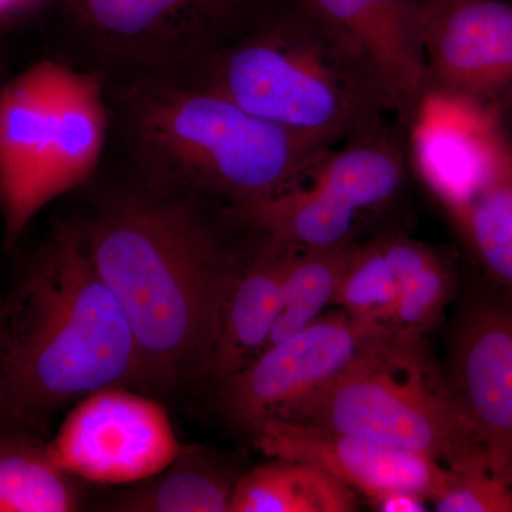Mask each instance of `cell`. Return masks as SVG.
Returning <instances> with one entry per match:
<instances>
[{
  "label": "cell",
  "mask_w": 512,
  "mask_h": 512,
  "mask_svg": "<svg viewBox=\"0 0 512 512\" xmlns=\"http://www.w3.org/2000/svg\"><path fill=\"white\" fill-rule=\"evenodd\" d=\"M94 265L140 349L147 384L208 372L235 249L204 204L137 185L83 222Z\"/></svg>",
  "instance_id": "obj_1"
},
{
  "label": "cell",
  "mask_w": 512,
  "mask_h": 512,
  "mask_svg": "<svg viewBox=\"0 0 512 512\" xmlns=\"http://www.w3.org/2000/svg\"><path fill=\"white\" fill-rule=\"evenodd\" d=\"M141 383L140 349L83 222H59L0 302V421L37 429L89 394Z\"/></svg>",
  "instance_id": "obj_2"
},
{
  "label": "cell",
  "mask_w": 512,
  "mask_h": 512,
  "mask_svg": "<svg viewBox=\"0 0 512 512\" xmlns=\"http://www.w3.org/2000/svg\"><path fill=\"white\" fill-rule=\"evenodd\" d=\"M106 86L138 185L160 194L244 207L301 184L332 150L181 77Z\"/></svg>",
  "instance_id": "obj_3"
},
{
  "label": "cell",
  "mask_w": 512,
  "mask_h": 512,
  "mask_svg": "<svg viewBox=\"0 0 512 512\" xmlns=\"http://www.w3.org/2000/svg\"><path fill=\"white\" fill-rule=\"evenodd\" d=\"M174 76L330 148L397 113L365 53L299 0H274L217 52Z\"/></svg>",
  "instance_id": "obj_4"
},
{
  "label": "cell",
  "mask_w": 512,
  "mask_h": 512,
  "mask_svg": "<svg viewBox=\"0 0 512 512\" xmlns=\"http://www.w3.org/2000/svg\"><path fill=\"white\" fill-rule=\"evenodd\" d=\"M279 420L424 454L444 466L485 448L450 386L421 356L419 340L396 333Z\"/></svg>",
  "instance_id": "obj_5"
},
{
  "label": "cell",
  "mask_w": 512,
  "mask_h": 512,
  "mask_svg": "<svg viewBox=\"0 0 512 512\" xmlns=\"http://www.w3.org/2000/svg\"><path fill=\"white\" fill-rule=\"evenodd\" d=\"M409 165L402 141L383 121L332 148L291 190L225 214L292 247H348L363 215L386 207L402 191Z\"/></svg>",
  "instance_id": "obj_6"
},
{
  "label": "cell",
  "mask_w": 512,
  "mask_h": 512,
  "mask_svg": "<svg viewBox=\"0 0 512 512\" xmlns=\"http://www.w3.org/2000/svg\"><path fill=\"white\" fill-rule=\"evenodd\" d=\"M274 0H66L80 42L119 76L187 72Z\"/></svg>",
  "instance_id": "obj_7"
},
{
  "label": "cell",
  "mask_w": 512,
  "mask_h": 512,
  "mask_svg": "<svg viewBox=\"0 0 512 512\" xmlns=\"http://www.w3.org/2000/svg\"><path fill=\"white\" fill-rule=\"evenodd\" d=\"M393 335L384 323L357 319L345 311L319 316L224 380L222 409L249 431L262 421L285 419Z\"/></svg>",
  "instance_id": "obj_8"
},
{
  "label": "cell",
  "mask_w": 512,
  "mask_h": 512,
  "mask_svg": "<svg viewBox=\"0 0 512 512\" xmlns=\"http://www.w3.org/2000/svg\"><path fill=\"white\" fill-rule=\"evenodd\" d=\"M47 450L69 476L103 485L143 483L184 451L164 407L126 387L79 400Z\"/></svg>",
  "instance_id": "obj_9"
},
{
  "label": "cell",
  "mask_w": 512,
  "mask_h": 512,
  "mask_svg": "<svg viewBox=\"0 0 512 512\" xmlns=\"http://www.w3.org/2000/svg\"><path fill=\"white\" fill-rule=\"evenodd\" d=\"M501 111L461 94L427 87L409 124L407 156L450 217L500 170L512 146Z\"/></svg>",
  "instance_id": "obj_10"
},
{
  "label": "cell",
  "mask_w": 512,
  "mask_h": 512,
  "mask_svg": "<svg viewBox=\"0 0 512 512\" xmlns=\"http://www.w3.org/2000/svg\"><path fill=\"white\" fill-rule=\"evenodd\" d=\"M427 87L500 110L512 100V0H426Z\"/></svg>",
  "instance_id": "obj_11"
},
{
  "label": "cell",
  "mask_w": 512,
  "mask_h": 512,
  "mask_svg": "<svg viewBox=\"0 0 512 512\" xmlns=\"http://www.w3.org/2000/svg\"><path fill=\"white\" fill-rule=\"evenodd\" d=\"M251 433L266 457L318 467L372 503L392 491L436 501L447 487V467L424 454L291 420H265Z\"/></svg>",
  "instance_id": "obj_12"
},
{
  "label": "cell",
  "mask_w": 512,
  "mask_h": 512,
  "mask_svg": "<svg viewBox=\"0 0 512 512\" xmlns=\"http://www.w3.org/2000/svg\"><path fill=\"white\" fill-rule=\"evenodd\" d=\"M62 63L42 60L6 80L0 90V218L13 249L42 211L39 184L53 137Z\"/></svg>",
  "instance_id": "obj_13"
},
{
  "label": "cell",
  "mask_w": 512,
  "mask_h": 512,
  "mask_svg": "<svg viewBox=\"0 0 512 512\" xmlns=\"http://www.w3.org/2000/svg\"><path fill=\"white\" fill-rule=\"evenodd\" d=\"M450 390L495 463L512 466V312L481 308L461 326Z\"/></svg>",
  "instance_id": "obj_14"
},
{
  "label": "cell",
  "mask_w": 512,
  "mask_h": 512,
  "mask_svg": "<svg viewBox=\"0 0 512 512\" xmlns=\"http://www.w3.org/2000/svg\"><path fill=\"white\" fill-rule=\"evenodd\" d=\"M335 26L373 63L409 121L426 92L423 46L426 0H299Z\"/></svg>",
  "instance_id": "obj_15"
},
{
  "label": "cell",
  "mask_w": 512,
  "mask_h": 512,
  "mask_svg": "<svg viewBox=\"0 0 512 512\" xmlns=\"http://www.w3.org/2000/svg\"><path fill=\"white\" fill-rule=\"evenodd\" d=\"M249 231L255 237L252 247L235 249L234 269L208 370L220 383L244 369L265 349L296 251L292 245Z\"/></svg>",
  "instance_id": "obj_16"
},
{
  "label": "cell",
  "mask_w": 512,
  "mask_h": 512,
  "mask_svg": "<svg viewBox=\"0 0 512 512\" xmlns=\"http://www.w3.org/2000/svg\"><path fill=\"white\" fill-rule=\"evenodd\" d=\"M110 117L104 73L62 63L53 137L39 184L42 210L90 180L103 156Z\"/></svg>",
  "instance_id": "obj_17"
},
{
  "label": "cell",
  "mask_w": 512,
  "mask_h": 512,
  "mask_svg": "<svg viewBox=\"0 0 512 512\" xmlns=\"http://www.w3.org/2000/svg\"><path fill=\"white\" fill-rule=\"evenodd\" d=\"M262 464L235 481L228 512H352L353 488L301 461Z\"/></svg>",
  "instance_id": "obj_18"
},
{
  "label": "cell",
  "mask_w": 512,
  "mask_h": 512,
  "mask_svg": "<svg viewBox=\"0 0 512 512\" xmlns=\"http://www.w3.org/2000/svg\"><path fill=\"white\" fill-rule=\"evenodd\" d=\"M0 429V512L79 510L72 476L57 466L47 444Z\"/></svg>",
  "instance_id": "obj_19"
},
{
  "label": "cell",
  "mask_w": 512,
  "mask_h": 512,
  "mask_svg": "<svg viewBox=\"0 0 512 512\" xmlns=\"http://www.w3.org/2000/svg\"><path fill=\"white\" fill-rule=\"evenodd\" d=\"M235 481L210 458L183 451L167 470L121 494L111 507L130 512H228Z\"/></svg>",
  "instance_id": "obj_20"
},
{
  "label": "cell",
  "mask_w": 512,
  "mask_h": 512,
  "mask_svg": "<svg viewBox=\"0 0 512 512\" xmlns=\"http://www.w3.org/2000/svg\"><path fill=\"white\" fill-rule=\"evenodd\" d=\"M451 218L488 276L512 293V146L493 180Z\"/></svg>",
  "instance_id": "obj_21"
},
{
  "label": "cell",
  "mask_w": 512,
  "mask_h": 512,
  "mask_svg": "<svg viewBox=\"0 0 512 512\" xmlns=\"http://www.w3.org/2000/svg\"><path fill=\"white\" fill-rule=\"evenodd\" d=\"M353 245L335 249L296 248L265 349L306 328L335 301Z\"/></svg>",
  "instance_id": "obj_22"
},
{
  "label": "cell",
  "mask_w": 512,
  "mask_h": 512,
  "mask_svg": "<svg viewBox=\"0 0 512 512\" xmlns=\"http://www.w3.org/2000/svg\"><path fill=\"white\" fill-rule=\"evenodd\" d=\"M399 295V279L387 261L380 239L355 242L333 303L357 319L387 325Z\"/></svg>",
  "instance_id": "obj_23"
},
{
  "label": "cell",
  "mask_w": 512,
  "mask_h": 512,
  "mask_svg": "<svg viewBox=\"0 0 512 512\" xmlns=\"http://www.w3.org/2000/svg\"><path fill=\"white\" fill-rule=\"evenodd\" d=\"M440 512H512V466L495 463L487 448L448 464Z\"/></svg>",
  "instance_id": "obj_24"
},
{
  "label": "cell",
  "mask_w": 512,
  "mask_h": 512,
  "mask_svg": "<svg viewBox=\"0 0 512 512\" xmlns=\"http://www.w3.org/2000/svg\"><path fill=\"white\" fill-rule=\"evenodd\" d=\"M450 269L436 251L403 279L389 328L400 338L419 340L439 320L451 292Z\"/></svg>",
  "instance_id": "obj_25"
},
{
  "label": "cell",
  "mask_w": 512,
  "mask_h": 512,
  "mask_svg": "<svg viewBox=\"0 0 512 512\" xmlns=\"http://www.w3.org/2000/svg\"><path fill=\"white\" fill-rule=\"evenodd\" d=\"M426 498L412 491H392L373 501L377 510L383 512H421L426 511Z\"/></svg>",
  "instance_id": "obj_26"
},
{
  "label": "cell",
  "mask_w": 512,
  "mask_h": 512,
  "mask_svg": "<svg viewBox=\"0 0 512 512\" xmlns=\"http://www.w3.org/2000/svg\"><path fill=\"white\" fill-rule=\"evenodd\" d=\"M8 77H6L5 67H3V62L0 60V90H2L3 84H5Z\"/></svg>",
  "instance_id": "obj_27"
}]
</instances>
